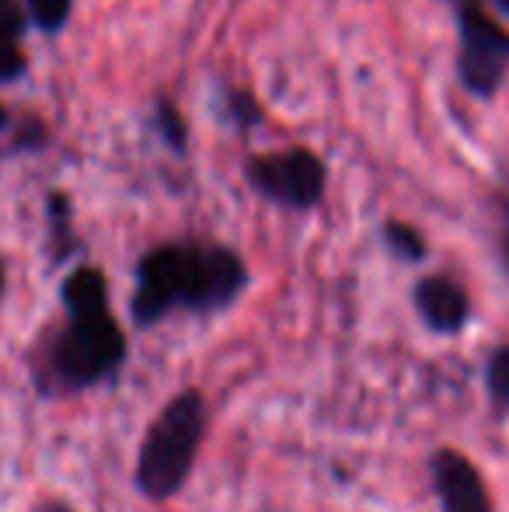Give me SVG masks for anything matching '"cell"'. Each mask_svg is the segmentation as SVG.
<instances>
[{"mask_svg": "<svg viewBox=\"0 0 509 512\" xmlns=\"http://www.w3.org/2000/svg\"><path fill=\"white\" fill-rule=\"evenodd\" d=\"M248 269L241 255L217 244H164L140 258L133 293V321L157 324L175 307L213 314L231 307L245 293Z\"/></svg>", "mask_w": 509, "mask_h": 512, "instance_id": "6da1fadb", "label": "cell"}, {"mask_svg": "<svg viewBox=\"0 0 509 512\" xmlns=\"http://www.w3.org/2000/svg\"><path fill=\"white\" fill-rule=\"evenodd\" d=\"M67 328L49 349V373L67 391H84L116 377L126 359V338L109 310V286L98 269H77L63 283Z\"/></svg>", "mask_w": 509, "mask_h": 512, "instance_id": "7a4b0ae2", "label": "cell"}, {"mask_svg": "<svg viewBox=\"0 0 509 512\" xmlns=\"http://www.w3.org/2000/svg\"><path fill=\"white\" fill-rule=\"evenodd\" d=\"M206 432V405L199 391H182L154 418L136 457V485L147 499H171L182 492L196 464Z\"/></svg>", "mask_w": 509, "mask_h": 512, "instance_id": "3957f363", "label": "cell"}, {"mask_svg": "<svg viewBox=\"0 0 509 512\" xmlns=\"http://www.w3.org/2000/svg\"><path fill=\"white\" fill-rule=\"evenodd\" d=\"M457 28H461L457 74H461L464 88L478 98L496 95L509 67V32L499 21H492L475 0H461Z\"/></svg>", "mask_w": 509, "mask_h": 512, "instance_id": "277c9868", "label": "cell"}, {"mask_svg": "<svg viewBox=\"0 0 509 512\" xmlns=\"http://www.w3.org/2000/svg\"><path fill=\"white\" fill-rule=\"evenodd\" d=\"M325 161L311 150H279L248 161V182L258 196L290 209H311L325 196Z\"/></svg>", "mask_w": 509, "mask_h": 512, "instance_id": "5b68a950", "label": "cell"}, {"mask_svg": "<svg viewBox=\"0 0 509 512\" xmlns=\"http://www.w3.org/2000/svg\"><path fill=\"white\" fill-rule=\"evenodd\" d=\"M429 474H433V488L443 512H492L482 474L464 453L436 450L429 460Z\"/></svg>", "mask_w": 509, "mask_h": 512, "instance_id": "8992f818", "label": "cell"}, {"mask_svg": "<svg viewBox=\"0 0 509 512\" xmlns=\"http://www.w3.org/2000/svg\"><path fill=\"white\" fill-rule=\"evenodd\" d=\"M415 307H419L422 321L436 331V335H457L468 324L471 300L454 279L447 276H426L415 283Z\"/></svg>", "mask_w": 509, "mask_h": 512, "instance_id": "52a82bcc", "label": "cell"}, {"mask_svg": "<svg viewBox=\"0 0 509 512\" xmlns=\"http://www.w3.org/2000/svg\"><path fill=\"white\" fill-rule=\"evenodd\" d=\"M384 237H387V244H391L394 255L405 258V262H422V258H426V244H422V237L415 234L408 223L391 220L384 227Z\"/></svg>", "mask_w": 509, "mask_h": 512, "instance_id": "ba28073f", "label": "cell"}, {"mask_svg": "<svg viewBox=\"0 0 509 512\" xmlns=\"http://www.w3.org/2000/svg\"><path fill=\"white\" fill-rule=\"evenodd\" d=\"M485 384H489L492 401L509 408V345H503V349H496L489 356V366H485Z\"/></svg>", "mask_w": 509, "mask_h": 512, "instance_id": "9c48e42d", "label": "cell"}, {"mask_svg": "<svg viewBox=\"0 0 509 512\" xmlns=\"http://www.w3.org/2000/svg\"><path fill=\"white\" fill-rule=\"evenodd\" d=\"M70 7H74V0H28L32 21L42 32H60L70 18Z\"/></svg>", "mask_w": 509, "mask_h": 512, "instance_id": "30bf717a", "label": "cell"}, {"mask_svg": "<svg viewBox=\"0 0 509 512\" xmlns=\"http://www.w3.org/2000/svg\"><path fill=\"white\" fill-rule=\"evenodd\" d=\"M220 108H224L227 122H231L234 129H248V126H255V122L262 119L258 105L248 95H241V91H227V95L220 98Z\"/></svg>", "mask_w": 509, "mask_h": 512, "instance_id": "8fae6325", "label": "cell"}, {"mask_svg": "<svg viewBox=\"0 0 509 512\" xmlns=\"http://www.w3.org/2000/svg\"><path fill=\"white\" fill-rule=\"evenodd\" d=\"M157 126H161L164 140H168L171 147H175V150L185 147V122H182V115H178L168 102L157 105Z\"/></svg>", "mask_w": 509, "mask_h": 512, "instance_id": "7c38bea8", "label": "cell"}, {"mask_svg": "<svg viewBox=\"0 0 509 512\" xmlns=\"http://www.w3.org/2000/svg\"><path fill=\"white\" fill-rule=\"evenodd\" d=\"M21 70H25V56L18 53L14 39H0V84L18 81Z\"/></svg>", "mask_w": 509, "mask_h": 512, "instance_id": "4fadbf2b", "label": "cell"}, {"mask_svg": "<svg viewBox=\"0 0 509 512\" xmlns=\"http://www.w3.org/2000/svg\"><path fill=\"white\" fill-rule=\"evenodd\" d=\"M25 21H21V11L11 4V0H0V39H18Z\"/></svg>", "mask_w": 509, "mask_h": 512, "instance_id": "5bb4252c", "label": "cell"}, {"mask_svg": "<svg viewBox=\"0 0 509 512\" xmlns=\"http://www.w3.org/2000/svg\"><path fill=\"white\" fill-rule=\"evenodd\" d=\"M503 258H506V269H509V223H506V230H503Z\"/></svg>", "mask_w": 509, "mask_h": 512, "instance_id": "9a60e30c", "label": "cell"}, {"mask_svg": "<svg viewBox=\"0 0 509 512\" xmlns=\"http://www.w3.org/2000/svg\"><path fill=\"white\" fill-rule=\"evenodd\" d=\"M42 512H74V509H70V506H60V502H56V506H46Z\"/></svg>", "mask_w": 509, "mask_h": 512, "instance_id": "2e32d148", "label": "cell"}, {"mask_svg": "<svg viewBox=\"0 0 509 512\" xmlns=\"http://www.w3.org/2000/svg\"><path fill=\"white\" fill-rule=\"evenodd\" d=\"M0 297H4V265H0Z\"/></svg>", "mask_w": 509, "mask_h": 512, "instance_id": "e0dca14e", "label": "cell"}, {"mask_svg": "<svg viewBox=\"0 0 509 512\" xmlns=\"http://www.w3.org/2000/svg\"><path fill=\"white\" fill-rule=\"evenodd\" d=\"M496 4H499V7H503V11L509 14V0H496Z\"/></svg>", "mask_w": 509, "mask_h": 512, "instance_id": "ac0fdd59", "label": "cell"}, {"mask_svg": "<svg viewBox=\"0 0 509 512\" xmlns=\"http://www.w3.org/2000/svg\"><path fill=\"white\" fill-rule=\"evenodd\" d=\"M4 122H7V115H4V108H0V129H4Z\"/></svg>", "mask_w": 509, "mask_h": 512, "instance_id": "d6986e66", "label": "cell"}]
</instances>
